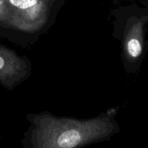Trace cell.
<instances>
[{"instance_id": "277c9868", "label": "cell", "mask_w": 148, "mask_h": 148, "mask_svg": "<svg viewBox=\"0 0 148 148\" xmlns=\"http://www.w3.org/2000/svg\"><path fill=\"white\" fill-rule=\"evenodd\" d=\"M148 20L147 16L134 18L127 30L124 46L127 56L134 61L141 56L144 43V26Z\"/></svg>"}, {"instance_id": "5b68a950", "label": "cell", "mask_w": 148, "mask_h": 148, "mask_svg": "<svg viewBox=\"0 0 148 148\" xmlns=\"http://www.w3.org/2000/svg\"><path fill=\"white\" fill-rule=\"evenodd\" d=\"M0 25L9 26V10L7 0H0Z\"/></svg>"}, {"instance_id": "7a4b0ae2", "label": "cell", "mask_w": 148, "mask_h": 148, "mask_svg": "<svg viewBox=\"0 0 148 148\" xmlns=\"http://www.w3.org/2000/svg\"><path fill=\"white\" fill-rule=\"evenodd\" d=\"M51 0H7L9 26L35 31L44 24Z\"/></svg>"}, {"instance_id": "3957f363", "label": "cell", "mask_w": 148, "mask_h": 148, "mask_svg": "<svg viewBox=\"0 0 148 148\" xmlns=\"http://www.w3.org/2000/svg\"><path fill=\"white\" fill-rule=\"evenodd\" d=\"M27 72L25 62L11 49L0 44V83L11 88Z\"/></svg>"}, {"instance_id": "6da1fadb", "label": "cell", "mask_w": 148, "mask_h": 148, "mask_svg": "<svg viewBox=\"0 0 148 148\" xmlns=\"http://www.w3.org/2000/svg\"><path fill=\"white\" fill-rule=\"evenodd\" d=\"M33 121L31 143L38 148L80 147L108 137L116 127L108 117L81 121L43 114Z\"/></svg>"}]
</instances>
